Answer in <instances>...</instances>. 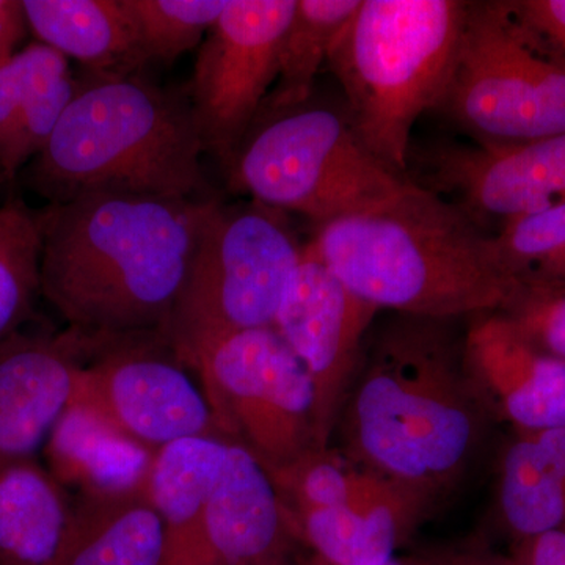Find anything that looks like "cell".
<instances>
[{"label": "cell", "mask_w": 565, "mask_h": 565, "mask_svg": "<svg viewBox=\"0 0 565 565\" xmlns=\"http://www.w3.org/2000/svg\"><path fill=\"white\" fill-rule=\"evenodd\" d=\"M211 202L95 193L50 204L41 294L90 340H166Z\"/></svg>", "instance_id": "6da1fadb"}, {"label": "cell", "mask_w": 565, "mask_h": 565, "mask_svg": "<svg viewBox=\"0 0 565 565\" xmlns=\"http://www.w3.org/2000/svg\"><path fill=\"white\" fill-rule=\"evenodd\" d=\"M445 322L403 316L390 323L333 434L352 462L430 503L463 478L490 422Z\"/></svg>", "instance_id": "7a4b0ae2"}, {"label": "cell", "mask_w": 565, "mask_h": 565, "mask_svg": "<svg viewBox=\"0 0 565 565\" xmlns=\"http://www.w3.org/2000/svg\"><path fill=\"white\" fill-rule=\"evenodd\" d=\"M308 247L364 302L411 318L494 313L516 286L493 234L411 180L370 210L319 225Z\"/></svg>", "instance_id": "3957f363"}, {"label": "cell", "mask_w": 565, "mask_h": 565, "mask_svg": "<svg viewBox=\"0 0 565 565\" xmlns=\"http://www.w3.org/2000/svg\"><path fill=\"white\" fill-rule=\"evenodd\" d=\"M203 151L189 99L139 73L88 71L29 177L51 204L95 193L196 200Z\"/></svg>", "instance_id": "277c9868"}, {"label": "cell", "mask_w": 565, "mask_h": 565, "mask_svg": "<svg viewBox=\"0 0 565 565\" xmlns=\"http://www.w3.org/2000/svg\"><path fill=\"white\" fill-rule=\"evenodd\" d=\"M467 9L459 0H362L327 58L353 131L399 177L415 122L444 99Z\"/></svg>", "instance_id": "5b68a950"}, {"label": "cell", "mask_w": 565, "mask_h": 565, "mask_svg": "<svg viewBox=\"0 0 565 565\" xmlns=\"http://www.w3.org/2000/svg\"><path fill=\"white\" fill-rule=\"evenodd\" d=\"M266 115L256 118L226 169L230 185L253 202L319 226L370 210L407 182L364 147L344 110L310 102Z\"/></svg>", "instance_id": "8992f818"}, {"label": "cell", "mask_w": 565, "mask_h": 565, "mask_svg": "<svg viewBox=\"0 0 565 565\" xmlns=\"http://www.w3.org/2000/svg\"><path fill=\"white\" fill-rule=\"evenodd\" d=\"M438 110L478 145L565 134V58L512 2H468Z\"/></svg>", "instance_id": "52a82bcc"}, {"label": "cell", "mask_w": 565, "mask_h": 565, "mask_svg": "<svg viewBox=\"0 0 565 565\" xmlns=\"http://www.w3.org/2000/svg\"><path fill=\"white\" fill-rule=\"evenodd\" d=\"M302 253L285 212L211 202L167 327L178 362L223 334L273 327Z\"/></svg>", "instance_id": "ba28073f"}, {"label": "cell", "mask_w": 565, "mask_h": 565, "mask_svg": "<svg viewBox=\"0 0 565 565\" xmlns=\"http://www.w3.org/2000/svg\"><path fill=\"white\" fill-rule=\"evenodd\" d=\"M185 366L200 375L218 434L267 473L316 448L313 382L274 326L214 338Z\"/></svg>", "instance_id": "9c48e42d"}, {"label": "cell", "mask_w": 565, "mask_h": 565, "mask_svg": "<svg viewBox=\"0 0 565 565\" xmlns=\"http://www.w3.org/2000/svg\"><path fill=\"white\" fill-rule=\"evenodd\" d=\"M297 0H230L196 55L189 103L204 151L228 169L278 76Z\"/></svg>", "instance_id": "30bf717a"}, {"label": "cell", "mask_w": 565, "mask_h": 565, "mask_svg": "<svg viewBox=\"0 0 565 565\" xmlns=\"http://www.w3.org/2000/svg\"><path fill=\"white\" fill-rule=\"evenodd\" d=\"M379 308L355 296L303 245L274 327L310 374L316 449L332 444L338 419L363 363V340Z\"/></svg>", "instance_id": "8fae6325"}, {"label": "cell", "mask_w": 565, "mask_h": 565, "mask_svg": "<svg viewBox=\"0 0 565 565\" xmlns=\"http://www.w3.org/2000/svg\"><path fill=\"white\" fill-rule=\"evenodd\" d=\"M134 338L99 345L95 359L81 367L73 397L152 451L182 438L222 437L203 390L174 353L169 359Z\"/></svg>", "instance_id": "7c38bea8"}, {"label": "cell", "mask_w": 565, "mask_h": 565, "mask_svg": "<svg viewBox=\"0 0 565 565\" xmlns=\"http://www.w3.org/2000/svg\"><path fill=\"white\" fill-rule=\"evenodd\" d=\"M433 192L482 226L565 204V134L508 145H452L424 158Z\"/></svg>", "instance_id": "4fadbf2b"}, {"label": "cell", "mask_w": 565, "mask_h": 565, "mask_svg": "<svg viewBox=\"0 0 565 565\" xmlns=\"http://www.w3.org/2000/svg\"><path fill=\"white\" fill-rule=\"evenodd\" d=\"M99 341L68 332H17L0 341V468L33 459L70 404Z\"/></svg>", "instance_id": "5bb4252c"}, {"label": "cell", "mask_w": 565, "mask_h": 565, "mask_svg": "<svg viewBox=\"0 0 565 565\" xmlns=\"http://www.w3.org/2000/svg\"><path fill=\"white\" fill-rule=\"evenodd\" d=\"M463 366L489 418L519 433L565 426V362L527 343L500 313H486L468 329Z\"/></svg>", "instance_id": "9a60e30c"}, {"label": "cell", "mask_w": 565, "mask_h": 565, "mask_svg": "<svg viewBox=\"0 0 565 565\" xmlns=\"http://www.w3.org/2000/svg\"><path fill=\"white\" fill-rule=\"evenodd\" d=\"M430 501L374 475L351 503L285 512L294 541L332 565H381L407 541Z\"/></svg>", "instance_id": "2e32d148"}, {"label": "cell", "mask_w": 565, "mask_h": 565, "mask_svg": "<svg viewBox=\"0 0 565 565\" xmlns=\"http://www.w3.org/2000/svg\"><path fill=\"white\" fill-rule=\"evenodd\" d=\"M210 565H288L294 537L273 479L243 445L230 444L204 523Z\"/></svg>", "instance_id": "e0dca14e"}, {"label": "cell", "mask_w": 565, "mask_h": 565, "mask_svg": "<svg viewBox=\"0 0 565 565\" xmlns=\"http://www.w3.org/2000/svg\"><path fill=\"white\" fill-rule=\"evenodd\" d=\"M44 445L52 476L74 498L90 500L147 493L158 455L76 397Z\"/></svg>", "instance_id": "ac0fdd59"}, {"label": "cell", "mask_w": 565, "mask_h": 565, "mask_svg": "<svg viewBox=\"0 0 565 565\" xmlns=\"http://www.w3.org/2000/svg\"><path fill=\"white\" fill-rule=\"evenodd\" d=\"M77 90L70 61L46 44L0 66V177L13 181L47 143Z\"/></svg>", "instance_id": "d6986e66"}, {"label": "cell", "mask_w": 565, "mask_h": 565, "mask_svg": "<svg viewBox=\"0 0 565 565\" xmlns=\"http://www.w3.org/2000/svg\"><path fill=\"white\" fill-rule=\"evenodd\" d=\"M230 444L222 437L182 438L156 455L147 493L166 527L163 565H210L204 523Z\"/></svg>", "instance_id": "ffe728a7"}, {"label": "cell", "mask_w": 565, "mask_h": 565, "mask_svg": "<svg viewBox=\"0 0 565 565\" xmlns=\"http://www.w3.org/2000/svg\"><path fill=\"white\" fill-rule=\"evenodd\" d=\"M29 31L90 73L136 74L148 63L126 0H22Z\"/></svg>", "instance_id": "44dd1931"}, {"label": "cell", "mask_w": 565, "mask_h": 565, "mask_svg": "<svg viewBox=\"0 0 565 565\" xmlns=\"http://www.w3.org/2000/svg\"><path fill=\"white\" fill-rule=\"evenodd\" d=\"M76 500L35 459L0 468V564L61 565Z\"/></svg>", "instance_id": "7402d4cb"}, {"label": "cell", "mask_w": 565, "mask_h": 565, "mask_svg": "<svg viewBox=\"0 0 565 565\" xmlns=\"http://www.w3.org/2000/svg\"><path fill=\"white\" fill-rule=\"evenodd\" d=\"M74 500L76 519L61 565H163L166 527L148 493Z\"/></svg>", "instance_id": "603a6c76"}, {"label": "cell", "mask_w": 565, "mask_h": 565, "mask_svg": "<svg viewBox=\"0 0 565 565\" xmlns=\"http://www.w3.org/2000/svg\"><path fill=\"white\" fill-rule=\"evenodd\" d=\"M360 2L297 0L282 36L277 81L259 115L278 114L311 102L316 76Z\"/></svg>", "instance_id": "cb8c5ba5"}, {"label": "cell", "mask_w": 565, "mask_h": 565, "mask_svg": "<svg viewBox=\"0 0 565 565\" xmlns=\"http://www.w3.org/2000/svg\"><path fill=\"white\" fill-rule=\"evenodd\" d=\"M498 505L516 542L565 525V476L531 434L519 433L505 449Z\"/></svg>", "instance_id": "d4e9b609"}, {"label": "cell", "mask_w": 565, "mask_h": 565, "mask_svg": "<svg viewBox=\"0 0 565 565\" xmlns=\"http://www.w3.org/2000/svg\"><path fill=\"white\" fill-rule=\"evenodd\" d=\"M43 233L39 212L20 199L0 204V341L20 332L41 292Z\"/></svg>", "instance_id": "484cf974"}, {"label": "cell", "mask_w": 565, "mask_h": 565, "mask_svg": "<svg viewBox=\"0 0 565 565\" xmlns=\"http://www.w3.org/2000/svg\"><path fill=\"white\" fill-rule=\"evenodd\" d=\"M282 511L340 508L362 492L374 473L352 462L340 448L310 449L269 473Z\"/></svg>", "instance_id": "4316f807"}, {"label": "cell", "mask_w": 565, "mask_h": 565, "mask_svg": "<svg viewBox=\"0 0 565 565\" xmlns=\"http://www.w3.org/2000/svg\"><path fill=\"white\" fill-rule=\"evenodd\" d=\"M493 243L498 262L516 285H565V204L503 223Z\"/></svg>", "instance_id": "83f0119b"}, {"label": "cell", "mask_w": 565, "mask_h": 565, "mask_svg": "<svg viewBox=\"0 0 565 565\" xmlns=\"http://www.w3.org/2000/svg\"><path fill=\"white\" fill-rule=\"evenodd\" d=\"M230 0H126L148 62L172 63L203 43Z\"/></svg>", "instance_id": "f1b7e54d"}, {"label": "cell", "mask_w": 565, "mask_h": 565, "mask_svg": "<svg viewBox=\"0 0 565 565\" xmlns=\"http://www.w3.org/2000/svg\"><path fill=\"white\" fill-rule=\"evenodd\" d=\"M494 313L539 351L565 362V285L519 282Z\"/></svg>", "instance_id": "f546056e"}, {"label": "cell", "mask_w": 565, "mask_h": 565, "mask_svg": "<svg viewBox=\"0 0 565 565\" xmlns=\"http://www.w3.org/2000/svg\"><path fill=\"white\" fill-rule=\"evenodd\" d=\"M516 13L565 58V0H519Z\"/></svg>", "instance_id": "4dcf8cb0"}, {"label": "cell", "mask_w": 565, "mask_h": 565, "mask_svg": "<svg viewBox=\"0 0 565 565\" xmlns=\"http://www.w3.org/2000/svg\"><path fill=\"white\" fill-rule=\"evenodd\" d=\"M503 565H565V525L515 544Z\"/></svg>", "instance_id": "1f68e13d"}, {"label": "cell", "mask_w": 565, "mask_h": 565, "mask_svg": "<svg viewBox=\"0 0 565 565\" xmlns=\"http://www.w3.org/2000/svg\"><path fill=\"white\" fill-rule=\"evenodd\" d=\"M29 32L24 6L20 0H0V66L20 52V44Z\"/></svg>", "instance_id": "d6a6232c"}, {"label": "cell", "mask_w": 565, "mask_h": 565, "mask_svg": "<svg viewBox=\"0 0 565 565\" xmlns=\"http://www.w3.org/2000/svg\"><path fill=\"white\" fill-rule=\"evenodd\" d=\"M527 434L533 435L557 470L565 476V426Z\"/></svg>", "instance_id": "836d02e7"}, {"label": "cell", "mask_w": 565, "mask_h": 565, "mask_svg": "<svg viewBox=\"0 0 565 565\" xmlns=\"http://www.w3.org/2000/svg\"><path fill=\"white\" fill-rule=\"evenodd\" d=\"M427 565H503L501 559L497 557L487 556L484 553L468 550V552H452L445 553L434 557V559L426 561Z\"/></svg>", "instance_id": "e575fe53"}, {"label": "cell", "mask_w": 565, "mask_h": 565, "mask_svg": "<svg viewBox=\"0 0 565 565\" xmlns=\"http://www.w3.org/2000/svg\"><path fill=\"white\" fill-rule=\"evenodd\" d=\"M300 565H332L329 563H326V561L319 559L318 556L311 555L308 557V559H303ZM381 565H427L426 563H405V561L399 559H393L388 561V563L381 564Z\"/></svg>", "instance_id": "d590c367"}, {"label": "cell", "mask_w": 565, "mask_h": 565, "mask_svg": "<svg viewBox=\"0 0 565 565\" xmlns=\"http://www.w3.org/2000/svg\"><path fill=\"white\" fill-rule=\"evenodd\" d=\"M0 181H3V180H2V177H0Z\"/></svg>", "instance_id": "8d00e7d4"}, {"label": "cell", "mask_w": 565, "mask_h": 565, "mask_svg": "<svg viewBox=\"0 0 565 565\" xmlns=\"http://www.w3.org/2000/svg\"><path fill=\"white\" fill-rule=\"evenodd\" d=\"M217 565H225V564H217Z\"/></svg>", "instance_id": "74e56055"}]
</instances>
